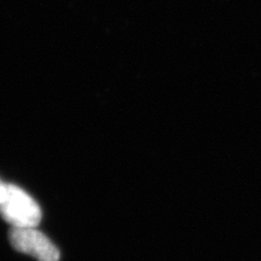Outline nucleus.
<instances>
[{"label": "nucleus", "mask_w": 261, "mask_h": 261, "mask_svg": "<svg viewBox=\"0 0 261 261\" xmlns=\"http://www.w3.org/2000/svg\"><path fill=\"white\" fill-rule=\"evenodd\" d=\"M0 216L12 227H36L42 220V210L31 196L13 184L7 185L0 202Z\"/></svg>", "instance_id": "1"}, {"label": "nucleus", "mask_w": 261, "mask_h": 261, "mask_svg": "<svg viewBox=\"0 0 261 261\" xmlns=\"http://www.w3.org/2000/svg\"><path fill=\"white\" fill-rule=\"evenodd\" d=\"M9 241L16 251L34 257L37 261L60 260L58 247L36 227H11Z\"/></svg>", "instance_id": "2"}, {"label": "nucleus", "mask_w": 261, "mask_h": 261, "mask_svg": "<svg viewBox=\"0 0 261 261\" xmlns=\"http://www.w3.org/2000/svg\"><path fill=\"white\" fill-rule=\"evenodd\" d=\"M7 185H8L7 183H3L2 181H0V202H2V200L5 197V194L7 191Z\"/></svg>", "instance_id": "3"}]
</instances>
